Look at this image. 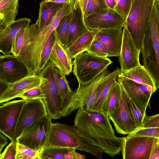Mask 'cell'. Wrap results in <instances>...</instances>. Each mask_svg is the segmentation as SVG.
I'll return each instance as SVG.
<instances>
[{
    "instance_id": "13",
    "label": "cell",
    "mask_w": 159,
    "mask_h": 159,
    "mask_svg": "<svg viewBox=\"0 0 159 159\" xmlns=\"http://www.w3.org/2000/svg\"><path fill=\"white\" fill-rule=\"evenodd\" d=\"M46 115H48V114L43 99L37 98L25 100L16 127V140L25 128Z\"/></svg>"
},
{
    "instance_id": "30",
    "label": "cell",
    "mask_w": 159,
    "mask_h": 159,
    "mask_svg": "<svg viewBox=\"0 0 159 159\" xmlns=\"http://www.w3.org/2000/svg\"><path fill=\"white\" fill-rule=\"evenodd\" d=\"M129 105L132 116L137 129L142 125L146 115L147 108L135 104L130 98Z\"/></svg>"
},
{
    "instance_id": "5",
    "label": "cell",
    "mask_w": 159,
    "mask_h": 159,
    "mask_svg": "<svg viewBox=\"0 0 159 159\" xmlns=\"http://www.w3.org/2000/svg\"><path fill=\"white\" fill-rule=\"evenodd\" d=\"M74 59L73 73L79 85H81L91 82L112 62L107 57L97 56L87 51Z\"/></svg>"
},
{
    "instance_id": "26",
    "label": "cell",
    "mask_w": 159,
    "mask_h": 159,
    "mask_svg": "<svg viewBox=\"0 0 159 159\" xmlns=\"http://www.w3.org/2000/svg\"><path fill=\"white\" fill-rule=\"evenodd\" d=\"M120 92V85L116 81L112 85L103 103L101 111L108 116L118 107Z\"/></svg>"
},
{
    "instance_id": "35",
    "label": "cell",
    "mask_w": 159,
    "mask_h": 159,
    "mask_svg": "<svg viewBox=\"0 0 159 159\" xmlns=\"http://www.w3.org/2000/svg\"><path fill=\"white\" fill-rule=\"evenodd\" d=\"M86 51L100 57H107L108 56L107 52L102 44L95 39Z\"/></svg>"
},
{
    "instance_id": "36",
    "label": "cell",
    "mask_w": 159,
    "mask_h": 159,
    "mask_svg": "<svg viewBox=\"0 0 159 159\" xmlns=\"http://www.w3.org/2000/svg\"><path fill=\"white\" fill-rule=\"evenodd\" d=\"M128 135L147 136L159 138V127L138 128Z\"/></svg>"
},
{
    "instance_id": "48",
    "label": "cell",
    "mask_w": 159,
    "mask_h": 159,
    "mask_svg": "<svg viewBox=\"0 0 159 159\" xmlns=\"http://www.w3.org/2000/svg\"><path fill=\"white\" fill-rule=\"evenodd\" d=\"M159 1V0H155V2H157Z\"/></svg>"
},
{
    "instance_id": "7",
    "label": "cell",
    "mask_w": 159,
    "mask_h": 159,
    "mask_svg": "<svg viewBox=\"0 0 159 159\" xmlns=\"http://www.w3.org/2000/svg\"><path fill=\"white\" fill-rule=\"evenodd\" d=\"M52 123L48 115L41 117L25 128L17 142L40 152L47 143Z\"/></svg>"
},
{
    "instance_id": "39",
    "label": "cell",
    "mask_w": 159,
    "mask_h": 159,
    "mask_svg": "<svg viewBox=\"0 0 159 159\" xmlns=\"http://www.w3.org/2000/svg\"><path fill=\"white\" fill-rule=\"evenodd\" d=\"M17 98L26 100L37 98L43 99V96L40 85L32 88L19 95Z\"/></svg>"
},
{
    "instance_id": "23",
    "label": "cell",
    "mask_w": 159,
    "mask_h": 159,
    "mask_svg": "<svg viewBox=\"0 0 159 159\" xmlns=\"http://www.w3.org/2000/svg\"><path fill=\"white\" fill-rule=\"evenodd\" d=\"M99 30H90L81 36L71 46L65 48L67 53L71 59L82 52L86 51L94 39Z\"/></svg>"
},
{
    "instance_id": "17",
    "label": "cell",
    "mask_w": 159,
    "mask_h": 159,
    "mask_svg": "<svg viewBox=\"0 0 159 159\" xmlns=\"http://www.w3.org/2000/svg\"><path fill=\"white\" fill-rule=\"evenodd\" d=\"M122 28H110L99 30L95 39L103 45L108 54V57L119 56L122 42Z\"/></svg>"
},
{
    "instance_id": "33",
    "label": "cell",
    "mask_w": 159,
    "mask_h": 159,
    "mask_svg": "<svg viewBox=\"0 0 159 159\" xmlns=\"http://www.w3.org/2000/svg\"><path fill=\"white\" fill-rule=\"evenodd\" d=\"M108 7L105 0H89L84 14V18Z\"/></svg>"
},
{
    "instance_id": "37",
    "label": "cell",
    "mask_w": 159,
    "mask_h": 159,
    "mask_svg": "<svg viewBox=\"0 0 159 159\" xmlns=\"http://www.w3.org/2000/svg\"><path fill=\"white\" fill-rule=\"evenodd\" d=\"M115 10L122 16L126 18L129 12L132 0H116Z\"/></svg>"
},
{
    "instance_id": "25",
    "label": "cell",
    "mask_w": 159,
    "mask_h": 159,
    "mask_svg": "<svg viewBox=\"0 0 159 159\" xmlns=\"http://www.w3.org/2000/svg\"><path fill=\"white\" fill-rule=\"evenodd\" d=\"M118 76L150 86L157 90L153 78L143 66L140 65L125 72L120 73Z\"/></svg>"
},
{
    "instance_id": "9",
    "label": "cell",
    "mask_w": 159,
    "mask_h": 159,
    "mask_svg": "<svg viewBox=\"0 0 159 159\" xmlns=\"http://www.w3.org/2000/svg\"><path fill=\"white\" fill-rule=\"evenodd\" d=\"M159 138L127 135L121 151L124 159H150L153 148Z\"/></svg>"
},
{
    "instance_id": "18",
    "label": "cell",
    "mask_w": 159,
    "mask_h": 159,
    "mask_svg": "<svg viewBox=\"0 0 159 159\" xmlns=\"http://www.w3.org/2000/svg\"><path fill=\"white\" fill-rule=\"evenodd\" d=\"M31 20L24 17L19 19L4 28H0V51L3 55L11 54V48L16 37L30 25Z\"/></svg>"
},
{
    "instance_id": "49",
    "label": "cell",
    "mask_w": 159,
    "mask_h": 159,
    "mask_svg": "<svg viewBox=\"0 0 159 159\" xmlns=\"http://www.w3.org/2000/svg\"></svg>"
},
{
    "instance_id": "43",
    "label": "cell",
    "mask_w": 159,
    "mask_h": 159,
    "mask_svg": "<svg viewBox=\"0 0 159 159\" xmlns=\"http://www.w3.org/2000/svg\"><path fill=\"white\" fill-rule=\"evenodd\" d=\"M108 7L113 10L115 9L117 4L116 0H105Z\"/></svg>"
},
{
    "instance_id": "42",
    "label": "cell",
    "mask_w": 159,
    "mask_h": 159,
    "mask_svg": "<svg viewBox=\"0 0 159 159\" xmlns=\"http://www.w3.org/2000/svg\"><path fill=\"white\" fill-rule=\"evenodd\" d=\"M7 137L1 133L0 134V152L1 153L2 151L4 146L8 143Z\"/></svg>"
},
{
    "instance_id": "22",
    "label": "cell",
    "mask_w": 159,
    "mask_h": 159,
    "mask_svg": "<svg viewBox=\"0 0 159 159\" xmlns=\"http://www.w3.org/2000/svg\"><path fill=\"white\" fill-rule=\"evenodd\" d=\"M19 0H0V28L15 20L17 15Z\"/></svg>"
},
{
    "instance_id": "14",
    "label": "cell",
    "mask_w": 159,
    "mask_h": 159,
    "mask_svg": "<svg viewBox=\"0 0 159 159\" xmlns=\"http://www.w3.org/2000/svg\"><path fill=\"white\" fill-rule=\"evenodd\" d=\"M123 32L122 42L119 59L120 66V73L141 65L139 57L141 51L137 48L125 25L123 27Z\"/></svg>"
},
{
    "instance_id": "47",
    "label": "cell",
    "mask_w": 159,
    "mask_h": 159,
    "mask_svg": "<svg viewBox=\"0 0 159 159\" xmlns=\"http://www.w3.org/2000/svg\"><path fill=\"white\" fill-rule=\"evenodd\" d=\"M75 156L76 159H84L86 157L85 155L80 154L76 152L75 153Z\"/></svg>"
},
{
    "instance_id": "45",
    "label": "cell",
    "mask_w": 159,
    "mask_h": 159,
    "mask_svg": "<svg viewBox=\"0 0 159 159\" xmlns=\"http://www.w3.org/2000/svg\"><path fill=\"white\" fill-rule=\"evenodd\" d=\"M154 6L156 13L159 29V1L155 3Z\"/></svg>"
},
{
    "instance_id": "31",
    "label": "cell",
    "mask_w": 159,
    "mask_h": 159,
    "mask_svg": "<svg viewBox=\"0 0 159 159\" xmlns=\"http://www.w3.org/2000/svg\"><path fill=\"white\" fill-rule=\"evenodd\" d=\"M15 159H40L39 152L17 142Z\"/></svg>"
},
{
    "instance_id": "3",
    "label": "cell",
    "mask_w": 159,
    "mask_h": 159,
    "mask_svg": "<svg viewBox=\"0 0 159 159\" xmlns=\"http://www.w3.org/2000/svg\"><path fill=\"white\" fill-rule=\"evenodd\" d=\"M143 66L159 89V29L154 6L143 39L141 51Z\"/></svg>"
},
{
    "instance_id": "27",
    "label": "cell",
    "mask_w": 159,
    "mask_h": 159,
    "mask_svg": "<svg viewBox=\"0 0 159 159\" xmlns=\"http://www.w3.org/2000/svg\"><path fill=\"white\" fill-rule=\"evenodd\" d=\"M54 74L59 93L64 102L65 109V107L73 91L70 89L69 83L66 78V75L64 74L59 69L56 68Z\"/></svg>"
},
{
    "instance_id": "1",
    "label": "cell",
    "mask_w": 159,
    "mask_h": 159,
    "mask_svg": "<svg viewBox=\"0 0 159 159\" xmlns=\"http://www.w3.org/2000/svg\"><path fill=\"white\" fill-rule=\"evenodd\" d=\"M109 120L101 111L79 108L74 126L82 137L113 157L121 152L125 137L116 136Z\"/></svg>"
},
{
    "instance_id": "32",
    "label": "cell",
    "mask_w": 159,
    "mask_h": 159,
    "mask_svg": "<svg viewBox=\"0 0 159 159\" xmlns=\"http://www.w3.org/2000/svg\"><path fill=\"white\" fill-rule=\"evenodd\" d=\"M54 30L50 35L43 50L39 63V71L46 66L49 61V57L52 46L56 39Z\"/></svg>"
},
{
    "instance_id": "10",
    "label": "cell",
    "mask_w": 159,
    "mask_h": 159,
    "mask_svg": "<svg viewBox=\"0 0 159 159\" xmlns=\"http://www.w3.org/2000/svg\"><path fill=\"white\" fill-rule=\"evenodd\" d=\"M25 102L22 99L0 104V132L11 141H16V129Z\"/></svg>"
},
{
    "instance_id": "41",
    "label": "cell",
    "mask_w": 159,
    "mask_h": 159,
    "mask_svg": "<svg viewBox=\"0 0 159 159\" xmlns=\"http://www.w3.org/2000/svg\"><path fill=\"white\" fill-rule=\"evenodd\" d=\"M159 159V140L154 145L150 159Z\"/></svg>"
},
{
    "instance_id": "38",
    "label": "cell",
    "mask_w": 159,
    "mask_h": 159,
    "mask_svg": "<svg viewBox=\"0 0 159 159\" xmlns=\"http://www.w3.org/2000/svg\"><path fill=\"white\" fill-rule=\"evenodd\" d=\"M16 141H13L7 146L0 154V159H15L17 152Z\"/></svg>"
},
{
    "instance_id": "40",
    "label": "cell",
    "mask_w": 159,
    "mask_h": 159,
    "mask_svg": "<svg viewBox=\"0 0 159 159\" xmlns=\"http://www.w3.org/2000/svg\"><path fill=\"white\" fill-rule=\"evenodd\" d=\"M152 127H159V114L151 116L146 115L142 125L138 128Z\"/></svg>"
},
{
    "instance_id": "20",
    "label": "cell",
    "mask_w": 159,
    "mask_h": 159,
    "mask_svg": "<svg viewBox=\"0 0 159 159\" xmlns=\"http://www.w3.org/2000/svg\"><path fill=\"white\" fill-rule=\"evenodd\" d=\"M55 35L56 39L52 46L49 61L66 75H68L72 72L73 61L59 41L56 34Z\"/></svg>"
},
{
    "instance_id": "8",
    "label": "cell",
    "mask_w": 159,
    "mask_h": 159,
    "mask_svg": "<svg viewBox=\"0 0 159 159\" xmlns=\"http://www.w3.org/2000/svg\"><path fill=\"white\" fill-rule=\"evenodd\" d=\"M28 70L18 57L11 54L0 56V92L8 85L29 75Z\"/></svg>"
},
{
    "instance_id": "4",
    "label": "cell",
    "mask_w": 159,
    "mask_h": 159,
    "mask_svg": "<svg viewBox=\"0 0 159 159\" xmlns=\"http://www.w3.org/2000/svg\"><path fill=\"white\" fill-rule=\"evenodd\" d=\"M155 3V0H132L126 18L125 25L137 48L141 51Z\"/></svg>"
},
{
    "instance_id": "29",
    "label": "cell",
    "mask_w": 159,
    "mask_h": 159,
    "mask_svg": "<svg viewBox=\"0 0 159 159\" xmlns=\"http://www.w3.org/2000/svg\"><path fill=\"white\" fill-rule=\"evenodd\" d=\"M72 148L44 147L39 152L40 159H67V155Z\"/></svg>"
},
{
    "instance_id": "15",
    "label": "cell",
    "mask_w": 159,
    "mask_h": 159,
    "mask_svg": "<svg viewBox=\"0 0 159 159\" xmlns=\"http://www.w3.org/2000/svg\"><path fill=\"white\" fill-rule=\"evenodd\" d=\"M118 82L127 94L135 104L147 107L150 98L157 90L148 85L118 76Z\"/></svg>"
},
{
    "instance_id": "21",
    "label": "cell",
    "mask_w": 159,
    "mask_h": 159,
    "mask_svg": "<svg viewBox=\"0 0 159 159\" xmlns=\"http://www.w3.org/2000/svg\"><path fill=\"white\" fill-rule=\"evenodd\" d=\"M66 4L45 2L44 0L40 2L38 18L36 22L40 32L50 24L57 12Z\"/></svg>"
},
{
    "instance_id": "16",
    "label": "cell",
    "mask_w": 159,
    "mask_h": 159,
    "mask_svg": "<svg viewBox=\"0 0 159 159\" xmlns=\"http://www.w3.org/2000/svg\"><path fill=\"white\" fill-rule=\"evenodd\" d=\"M44 77L37 74L29 75L13 83L0 93V103L8 102L19 95L40 85Z\"/></svg>"
},
{
    "instance_id": "6",
    "label": "cell",
    "mask_w": 159,
    "mask_h": 159,
    "mask_svg": "<svg viewBox=\"0 0 159 159\" xmlns=\"http://www.w3.org/2000/svg\"><path fill=\"white\" fill-rule=\"evenodd\" d=\"M112 73L106 69L90 83L84 85H79L66 105L64 116L70 115L79 108L91 110L98 89Z\"/></svg>"
},
{
    "instance_id": "44",
    "label": "cell",
    "mask_w": 159,
    "mask_h": 159,
    "mask_svg": "<svg viewBox=\"0 0 159 159\" xmlns=\"http://www.w3.org/2000/svg\"><path fill=\"white\" fill-rule=\"evenodd\" d=\"M45 2H52L57 3L66 4L70 2L71 0H44Z\"/></svg>"
},
{
    "instance_id": "46",
    "label": "cell",
    "mask_w": 159,
    "mask_h": 159,
    "mask_svg": "<svg viewBox=\"0 0 159 159\" xmlns=\"http://www.w3.org/2000/svg\"><path fill=\"white\" fill-rule=\"evenodd\" d=\"M83 14L84 13L89 0H79Z\"/></svg>"
},
{
    "instance_id": "12",
    "label": "cell",
    "mask_w": 159,
    "mask_h": 159,
    "mask_svg": "<svg viewBox=\"0 0 159 159\" xmlns=\"http://www.w3.org/2000/svg\"><path fill=\"white\" fill-rule=\"evenodd\" d=\"M126 18L108 7L84 18V23L89 30L122 28Z\"/></svg>"
},
{
    "instance_id": "34",
    "label": "cell",
    "mask_w": 159,
    "mask_h": 159,
    "mask_svg": "<svg viewBox=\"0 0 159 159\" xmlns=\"http://www.w3.org/2000/svg\"><path fill=\"white\" fill-rule=\"evenodd\" d=\"M26 28L22 30L19 33L16 37L12 43L11 53L16 56L18 57L20 55L25 38Z\"/></svg>"
},
{
    "instance_id": "24",
    "label": "cell",
    "mask_w": 159,
    "mask_h": 159,
    "mask_svg": "<svg viewBox=\"0 0 159 159\" xmlns=\"http://www.w3.org/2000/svg\"><path fill=\"white\" fill-rule=\"evenodd\" d=\"M120 72V69L116 68L111 76L104 82L98 89L96 94L94 103L91 110L101 111L102 107L108 93L116 81V79Z\"/></svg>"
},
{
    "instance_id": "2",
    "label": "cell",
    "mask_w": 159,
    "mask_h": 159,
    "mask_svg": "<svg viewBox=\"0 0 159 159\" xmlns=\"http://www.w3.org/2000/svg\"><path fill=\"white\" fill-rule=\"evenodd\" d=\"M44 147L70 148L89 153L99 159L103 158V152L82 137L74 126L57 122L52 123Z\"/></svg>"
},
{
    "instance_id": "28",
    "label": "cell",
    "mask_w": 159,
    "mask_h": 159,
    "mask_svg": "<svg viewBox=\"0 0 159 159\" xmlns=\"http://www.w3.org/2000/svg\"><path fill=\"white\" fill-rule=\"evenodd\" d=\"M72 14V11L64 16L54 30L56 36L62 45L65 48L66 45L69 34V28Z\"/></svg>"
},
{
    "instance_id": "19",
    "label": "cell",
    "mask_w": 159,
    "mask_h": 159,
    "mask_svg": "<svg viewBox=\"0 0 159 159\" xmlns=\"http://www.w3.org/2000/svg\"><path fill=\"white\" fill-rule=\"evenodd\" d=\"M72 14L69 28L66 48L71 46L79 38L89 32V30L84 21L83 11L79 0H71Z\"/></svg>"
},
{
    "instance_id": "11",
    "label": "cell",
    "mask_w": 159,
    "mask_h": 159,
    "mask_svg": "<svg viewBox=\"0 0 159 159\" xmlns=\"http://www.w3.org/2000/svg\"><path fill=\"white\" fill-rule=\"evenodd\" d=\"M108 116L118 133L128 135L137 129L131 113L129 98L121 85L119 105Z\"/></svg>"
}]
</instances>
